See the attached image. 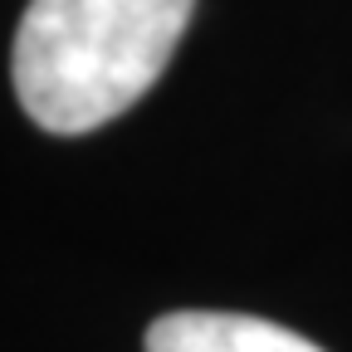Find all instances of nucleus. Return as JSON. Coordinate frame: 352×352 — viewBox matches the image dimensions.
Wrapping results in <instances>:
<instances>
[{"label":"nucleus","mask_w":352,"mask_h":352,"mask_svg":"<svg viewBox=\"0 0 352 352\" xmlns=\"http://www.w3.org/2000/svg\"><path fill=\"white\" fill-rule=\"evenodd\" d=\"M147 352H323V347L270 318L186 308V314H166L147 328Z\"/></svg>","instance_id":"obj_2"},{"label":"nucleus","mask_w":352,"mask_h":352,"mask_svg":"<svg viewBox=\"0 0 352 352\" xmlns=\"http://www.w3.org/2000/svg\"><path fill=\"white\" fill-rule=\"evenodd\" d=\"M196 0H30L15 30L20 108L59 138L127 113L171 64Z\"/></svg>","instance_id":"obj_1"}]
</instances>
